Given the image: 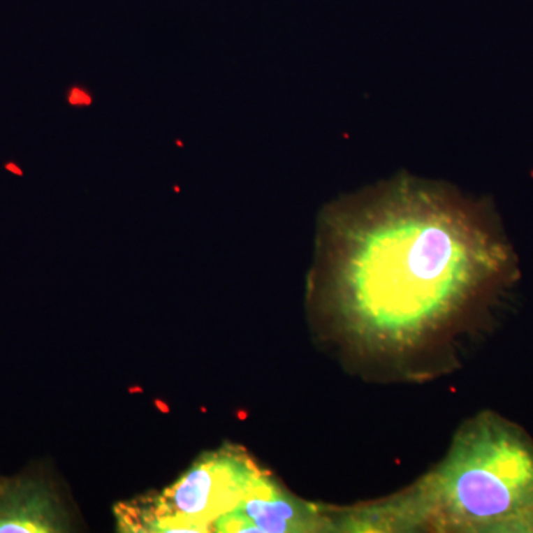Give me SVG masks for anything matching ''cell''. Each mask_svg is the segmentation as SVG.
Returning a JSON list of instances; mask_svg holds the SVG:
<instances>
[{"label":"cell","mask_w":533,"mask_h":533,"mask_svg":"<svg viewBox=\"0 0 533 533\" xmlns=\"http://www.w3.org/2000/svg\"><path fill=\"white\" fill-rule=\"evenodd\" d=\"M517 258L492 209L399 173L320 217L309 313L357 363L427 374L511 288Z\"/></svg>","instance_id":"6da1fadb"},{"label":"cell","mask_w":533,"mask_h":533,"mask_svg":"<svg viewBox=\"0 0 533 533\" xmlns=\"http://www.w3.org/2000/svg\"><path fill=\"white\" fill-rule=\"evenodd\" d=\"M338 518L341 530L532 533L533 440L511 421L481 412L411 489L339 510Z\"/></svg>","instance_id":"7a4b0ae2"},{"label":"cell","mask_w":533,"mask_h":533,"mask_svg":"<svg viewBox=\"0 0 533 533\" xmlns=\"http://www.w3.org/2000/svg\"><path fill=\"white\" fill-rule=\"evenodd\" d=\"M270 473L240 446L206 452L160 493L116 506L123 532L206 533L231 513Z\"/></svg>","instance_id":"3957f363"},{"label":"cell","mask_w":533,"mask_h":533,"mask_svg":"<svg viewBox=\"0 0 533 533\" xmlns=\"http://www.w3.org/2000/svg\"><path fill=\"white\" fill-rule=\"evenodd\" d=\"M335 530L332 508L309 504L284 490L270 474L212 532L302 533Z\"/></svg>","instance_id":"277c9868"},{"label":"cell","mask_w":533,"mask_h":533,"mask_svg":"<svg viewBox=\"0 0 533 533\" xmlns=\"http://www.w3.org/2000/svg\"><path fill=\"white\" fill-rule=\"evenodd\" d=\"M70 514L51 480L39 473L0 479V533L70 530Z\"/></svg>","instance_id":"5b68a950"}]
</instances>
